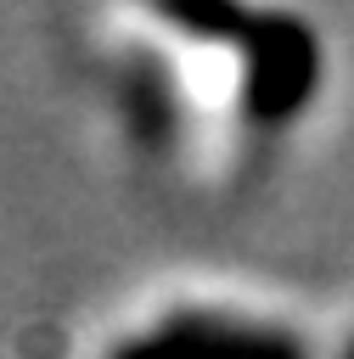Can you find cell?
I'll return each mask as SVG.
<instances>
[{"label": "cell", "mask_w": 354, "mask_h": 359, "mask_svg": "<svg viewBox=\"0 0 354 359\" xmlns=\"http://www.w3.org/2000/svg\"><path fill=\"white\" fill-rule=\"evenodd\" d=\"M107 359H303V342L281 325H253L230 314H169L152 331L124 337Z\"/></svg>", "instance_id": "2"}, {"label": "cell", "mask_w": 354, "mask_h": 359, "mask_svg": "<svg viewBox=\"0 0 354 359\" xmlns=\"http://www.w3.org/2000/svg\"><path fill=\"white\" fill-rule=\"evenodd\" d=\"M242 45V107L258 123H287L309 107L315 84H320V45L315 34L287 17V11H264L242 22L236 34Z\"/></svg>", "instance_id": "1"}]
</instances>
